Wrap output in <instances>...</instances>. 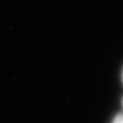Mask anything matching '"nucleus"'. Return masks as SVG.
<instances>
[{
  "instance_id": "f257e3e1",
  "label": "nucleus",
  "mask_w": 123,
  "mask_h": 123,
  "mask_svg": "<svg viewBox=\"0 0 123 123\" xmlns=\"http://www.w3.org/2000/svg\"><path fill=\"white\" fill-rule=\"evenodd\" d=\"M112 123H123V119H122V114H117L114 117L113 122Z\"/></svg>"
}]
</instances>
